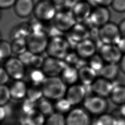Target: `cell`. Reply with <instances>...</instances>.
Wrapping results in <instances>:
<instances>
[{"label":"cell","instance_id":"obj_34","mask_svg":"<svg viewBox=\"0 0 125 125\" xmlns=\"http://www.w3.org/2000/svg\"><path fill=\"white\" fill-rule=\"evenodd\" d=\"M72 105L67 99L62 98L56 100L54 106V108L60 113H64L69 111Z\"/></svg>","mask_w":125,"mask_h":125},{"label":"cell","instance_id":"obj_4","mask_svg":"<svg viewBox=\"0 0 125 125\" xmlns=\"http://www.w3.org/2000/svg\"><path fill=\"white\" fill-rule=\"evenodd\" d=\"M57 11L51 0H40L35 4V18L42 22L52 21Z\"/></svg>","mask_w":125,"mask_h":125},{"label":"cell","instance_id":"obj_31","mask_svg":"<svg viewBox=\"0 0 125 125\" xmlns=\"http://www.w3.org/2000/svg\"><path fill=\"white\" fill-rule=\"evenodd\" d=\"M117 119L109 114H101L95 120L93 125H116Z\"/></svg>","mask_w":125,"mask_h":125},{"label":"cell","instance_id":"obj_13","mask_svg":"<svg viewBox=\"0 0 125 125\" xmlns=\"http://www.w3.org/2000/svg\"><path fill=\"white\" fill-rule=\"evenodd\" d=\"M66 125H89L90 118L86 111L81 108L72 109L65 119Z\"/></svg>","mask_w":125,"mask_h":125},{"label":"cell","instance_id":"obj_24","mask_svg":"<svg viewBox=\"0 0 125 125\" xmlns=\"http://www.w3.org/2000/svg\"><path fill=\"white\" fill-rule=\"evenodd\" d=\"M120 70L119 65L118 63H106L104 64L99 73V75L112 82L117 78Z\"/></svg>","mask_w":125,"mask_h":125},{"label":"cell","instance_id":"obj_1","mask_svg":"<svg viewBox=\"0 0 125 125\" xmlns=\"http://www.w3.org/2000/svg\"><path fill=\"white\" fill-rule=\"evenodd\" d=\"M43 97L58 100L63 98L67 91V85L59 76L47 77L41 85Z\"/></svg>","mask_w":125,"mask_h":125},{"label":"cell","instance_id":"obj_45","mask_svg":"<svg viewBox=\"0 0 125 125\" xmlns=\"http://www.w3.org/2000/svg\"><path fill=\"white\" fill-rule=\"evenodd\" d=\"M118 26L122 37H125V19L121 21Z\"/></svg>","mask_w":125,"mask_h":125},{"label":"cell","instance_id":"obj_36","mask_svg":"<svg viewBox=\"0 0 125 125\" xmlns=\"http://www.w3.org/2000/svg\"><path fill=\"white\" fill-rule=\"evenodd\" d=\"M11 98L9 87L6 84L0 85V104L1 106L7 104Z\"/></svg>","mask_w":125,"mask_h":125},{"label":"cell","instance_id":"obj_17","mask_svg":"<svg viewBox=\"0 0 125 125\" xmlns=\"http://www.w3.org/2000/svg\"><path fill=\"white\" fill-rule=\"evenodd\" d=\"M113 86L112 82L101 76L97 78L91 85L93 93L105 98L109 97Z\"/></svg>","mask_w":125,"mask_h":125},{"label":"cell","instance_id":"obj_42","mask_svg":"<svg viewBox=\"0 0 125 125\" xmlns=\"http://www.w3.org/2000/svg\"><path fill=\"white\" fill-rule=\"evenodd\" d=\"M10 76L4 68L1 67L0 69V85L6 84L9 81Z\"/></svg>","mask_w":125,"mask_h":125},{"label":"cell","instance_id":"obj_11","mask_svg":"<svg viewBox=\"0 0 125 125\" xmlns=\"http://www.w3.org/2000/svg\"><path fill=\"white\" fill-rule=\"evenodd\" d=\"M99 52L106 63H119L123 55L116 44H102L99 49Z\"/></svg>","mask_w":125,"mask_h":125},{"label":"cell","instance_id":"obj_25","mask_svg":"<svg viewBox=\"0 0 125 125\" xmlns=\"http://www.w3.org/2000/svg\"><path fill=\"white\" fill-rule=\"evenodd\" d=\"M46 77L41 68H32L28 72V78L31 84L41 86Z\"/></svg>","mask_w":125,"mask_h":125},{"label":"cell","instance_id":"obj_35","mask_svg":"<svg viewBox=\"0 0 125 125\" xmlns=\"http://www.w3.org/2000/svg\"><path fill=\"white\" fill-rule=\"evenodd\" d=\"M46 125H66L65 119L62 114L53 113L49 116Z\"/></svg>","mask_w":125,"mask_h":125},{"label":"cell","instance_id":"obj_19","mask_svg":"<svg viewBox=\"0 0 125 125\" xmlns=\"http://www.w3.org/2000/svg\"><path fill=\"white\" fill-rule=\"evenodd\" d=\"M79 81L84 85H90L97 78L98 73L88 64L78 69Z\"/></svg>","mask_w":125,"mask_h":125},{"label":"cell","instance_id":"obj_30","mask_svg":"<svg viewBox=\"0 0 125 125\" xmlns=\"http://www.w3.org/2000/svg\"><path fill=\"white\" fill-rule=\"evenodd\" d=\"M87 64L99 74L104 67V61L99 54H95L88 59Z\"/></svg>","mask_w":125,"mask_h":125},{"label":"cell","instance_id":"obj_40","mask_svg":"<svg viewBox=\"0 0 125 125\" xmlns=\"http://www.w3.org/2000/svg\"><path fill=\"white\" fill-rule=\"evenodd\" d=\"M33 55L34 54L29 51L28 50H27L21 54L19 55L18 58L25 66H30Z\"/></svg>","mask_w":125,"mask_h":125},{"label":"cell","instance_id":"obj_3","mask_svg":"<svg viewBox=\"0 0 125 125\" xmlns=\"http://www.w3.org/2000/svg\"><path fill=\"white\" fill-rule=\"evenodd\" d=\"M69 49L70 44L66 38L60 35L49 38L46 51L48 56L63 60Z\"/></svg>","mask_w":125,"mask_h":125},{"label":"cell","instance_id":"obj_44","mask_svg":"<svg viewBox=\"0 0 125 125\" xmlns=\"http://www.w3.org/2000/svg\"><path fill=\"white\" fill-rule=\"evenodd\" d=\"M116 45L123 54H125V37H122L116 44Z\"/></svg>","mask_w":125,"mask_h":125},{"label":"cell","instance_id":"obj_33","mask_svg":"<svg viewBox=\"0 0 125 125\" xmlns=\"http://www.w3.org/2000/svg\"><path fill=\"white\" fill-rule=\"evenodd\" d=\"M57 11L71 10L75 2L73 0H51Z\"/></svg>","mask_w":125,"mask_h":125},{"label":"cell","instance_id":"obj_5","mask_svg":"<svg viewBox=\"0 0 125 125\" xmlns=\"http://www.w3.org/2000/svg\"><path fill=\"white\" fill-rule=\"evenodd\" d=\"M98 36L102 44H116L122 37L118 25L110 21L99 28Z\"/></svg>","mask_w":125,"mask_h":125},{"label":"cell","instance_id":"obj_7","mask_svg":"<svg viewBox=\"0 0 125 125\" xmlns=\"http://www.w3.org/2000/svg\"><path fill=\"white\" fill-rule=\"evenodd\" d=\"M83 106L89 112L96 115L104 114L107 109L108 104L105 97L97 95H90L84 99Z\"/></svg>","mask_w":125,"mask_h":125},{"label":"cell","instance_id":"obj_6","mask_svg":"<svg viewBox=\"0 0 125 125\" xmlns=\"http://www.w3.org/2000/svg\"><path fill=\"white\" fill-rule=\"evenodd\" d=\"M3 67L14 80H22L26 74L25 65L18 57H12L6 59Z\"/></svg>","mask_w":125,"mask_h":125},{"label":"cell","instance_id":"obj_12","mask_svg":"<svg viewBox=\"0 0 125 125\" xmlns=\"http://www.w3.org/2000/svg\"><path fill=\"white\" fill-rule=\"evenodd\" d=\"M71 10L77 22L83 23L88 19L92 10L87 1L82 0L75 2Z\"/></svg>","mask_w":125,"mask_h":125},{"label":"cell","instance_id":"obj_2","mask_svg":"<svg viewBox=\"0 0 125 125\" xmlns=\"http://www.w3.org/2000/svg\"><path fill=\"white\" fill-rule=\"evenodd\" d=\"M49 38L44 30L31 32L26 38L27 50L34 54L46 51Z\"/></svg>","mask_w":125,"mask_h":125},{"label":"cell","instance_id":"obj_39","mask_svg":"<svg viewBox=\"0 0 125 125\" xmlns=\"http://www.w3.org/2000/svg\"><path fill=\"white\" fill-rule=\"evenodd\" d=\"M111 6L117 12H125V0H113Z\"/></svg>","mask_w":125,"mask_h":125},{"label":"cell","instance_id":"obj_15","mask_svg":"<svg viewBox=\"0 0 125 125\" xmlns=\"http://www.w3.org/2000/svg\"><path fill=\"white\" fill-rule=\"evenodd\" d=\"M90 30L87 26L82 23L77 22L67 32V40L71 41L76 45L81 41L89 38Z\"/></svg>","mask_w":125,"mask_h":125},{"label":"cell","instance_id":"obj_48","mask_svg":"<svg viewBox=\"0 0 125 125\" xmlns=\"http://www.w3.org/2000/svg\"><path fill=\"white\" fill-rule=\"evenodd\" d=\"M119 112L121 117L125 118V104L120 106Z\"/></svg>","mask_w":125,"mask_h":125},{"label":"cell","instance_id":"obj_27","mask_svg":"<svg viewBox=\"0 0 125 125\" xmlns=\"http://www.w3.org/2000/svg\"><path fill=\"white\" fill-rule=\"evenodd\" d=\"M36 105L38 108V110L44 115L50 116L53 113L54 106L48 99L44 97H42L37 102Z\"/></svg>","mask_w":125,"mask_h":125},{"label":"cell","instance_id":"obj_32","mask_svg":"<svg viewBox=\"0 0 125 125\" xmlns=\"http://www.w3.org/2000/svg\"><path fill=\"white\" fill-rule=\"evenodd\" d=\"M12 53L11 43L2 40L0 42V60H6L10 57Z\"/></svg>","mask_w":125,"mask_h":125},{"label":"cell","instance_id":"obj_8","mask_svg":"<svg viewBox=\"0 0 125 125\" xmlns=\"http://www.w3.org/2000/svg\"><path fill=\"white\" fill-rule=\"evenodd\" d=\"M52 23L61 32L69 31L77 23L71 10L57 11Z\"/></svg>","mask_w":125,"mask_h":125},{"label":"cell","instance_id":"obj_22","mask_svg":"<svg viewBox=\"0 0 125 125\" xmlns=\"http://www.w3.org/2000/svg\"><path fill=\"white\" fill-rule=\"evenodd\" d=\"M66 85H72L77 83L79 81L78 69L75 66L66 65L59 76Z\"/></svg>","mask_w":125,"mask_h":125},{"label":"cell","instance_id":"obj_37","mask_svg":"<svg viewBox=\"0 0 125 125\" xmlns=\"http://www.w3.org/2000/svg\"><path fill=\"white\" fill-rule=\"evenodd\" d=\"M37 105V103L33 102L26 98L22 103L21 105V110L23 114H26L34 109V108Z\"/></svg>","mask_w":125,"mask_h":125},{"label":"cell","instance_id":"obj_23","mask_svg":"<svg viewBox=\"0 0 125 125\" xmlns=\"http://www.w3.org/2000/svg\"><path fill=\"white\" fill-rule=\"evenodd\" d=\"M112 103L118 105L125 104V85L121 84H114L109 96Z\"/></svg>","mask_w":125,"mask_h":125},{"label":"cell","instance_id":"obj_43","mask_svg":"<svg viewBox=\"0 0 125 125\" xmlns=\"http://www.w3.org/2000/svg\"><path fill=\"white\" fill-rule=\"evenodd\" d=\"M17 0H0V7L2 9L9 8L14 6Z\"/></svg>","mask_w":125,"mask_h":125},{"label":"cell","instance_id":"obj_20","mask_svg":"<svg viewBox=\"0 0 125 125\" xmlns=\"http://www.w3.org/2000/svg\"><path fill=\"white\" fill-rule=\"evenodd\" d=\"M21 125H43L44 115L38 109H33L21 119Z\"/></svg>","mask_w":125,"mask_h":125},{"label":"cell","instance_id":"obj_16","mask_svg":"<svg viewBox=\"0 0 125 125\" xmlns=\"http://www.w3.org/2000/svg\"><path fill=\"white\" fill-rule=\"evenodd\" d=\"M97 48L95 42L88 38L78 42L75 46V51L79 57L86 60L96 54Z\"/></svg>","mask_w":125,"mask_h":125},{"label":"cell","instance_id":"obj_18","mask_svg":"<svg viewBox=\"0 0 125 125\" xmlns=\"http://www.w3.org/2000/svg\"><path fill=\"white\" fill-rule=\"evenodd\" d=\"M35 5L34 0H17L14 6V11L18 17L25 18L33 13Z\"/></svg>","mask_w":125,"mask_h":125},{"label":"cell","instance_id":"obj_14","mask_svg":"<svg viewBox=\"0 0 125 125\" xmlns=\"http://www.w3.org/2000/svg\"><path fill=\"white\" fill-rule=\"evenodd\" d=\"M65 95L72 105L79 104L86 97L85 86L82 84L78 83L71 85L67 88Z\"/></svg>","mask_w":125,"mask_h":125},{"label":"cell","instance_id":"obj_49","mask_svg":"<svg viewBox=\"0 0 125 125\" xmlns=\"http://www.w3.org/2000/svg\"><path fill=\"white\" fill-rule=\"evenodd\" d=\"M116 125H125V118L121 117L117 119Z\"/></svg>","mask_w":125,"mask_h":125},{"label":"cell","instance_id":"obj_21","mask_svg":"<svg viewBox=\"0 0 125 125\" xmlns=\"http://www.w3.org/2000/svg\"><path fill=\"white\" fill-rule=\"evenodd\" d=\"M9 87L12 99L21 100L26 96L28 86L22 80H14Z\"/></svg>","mask_w":125,"mask_h":125},{"label":"cell","instance_id":"obj_38","mask_svg":"<svg viewBox=\"0 0 125 125\" xmlns=\"http://www.w3.org/2000/svg\"><path fill=\"white\" fill-rule=\"evenodd\" d=\"M44 60V58L42 57L40 54H34L30 66L32 68H41Z\"/></svg>","mask_w":125,"mask_h":125},{"label":"cell","instance_id":"obj_26","mask_svg":"<svg viewBox=\"0 0 125 125\" xmlns=\"http://www.w3.org/2000/svg\"><path fill=\"white\" fill-rule=\"evenodd\" d=\"M31 33L28 23H23L15 26L12 30L11 38L12 40L16 39H25Z\"/></svg>","mask_w":125,"mask_h":125},{"label":"cell","instance_id":"obj_29","mask_svg":"<svg viewBox=\"0 0 125 125\" xmlns=\"http://www.w3.org/2000/svg\"><path fill=\"white\" fill-rule=\"evenodd\" d=\"M26 96L28 99L37 103L43 96L41 86L31 84L28 87Z\"/></svg>","mask_w":125,"mask_h":125},{"label":"cell","instance_id":"obj_9","mask_svg":"<svg viewBox=\"0 0 125 125\" xmlns=\"http://www.w3.org/2000/svg\"><path fill=\"white\" fill-rule=\"evenodd\" d=\"M110 12L107 7L97 6L92 10L88 21L92 28H100L110 21Z\"/></svg>","mask_w":125,"mask_h":125},{"label":"cell","instance_id":"obj_41","mask_svg":"<svg viewBox=\"0 0 125 125\" xmlns=\"http://www.w3.org/2000/svg\"><path fill=\"white\" fill-rule=\"evenodd\" d=\"M91 6L107 7L111 5L113 0H87Z\"/></svg>","mask_w":125,"mask_h":125},{"label":"cell","instance_id":"obj_28","mask_svg":"<svg viewBox=\"0 0 125 125\" xmlns=\"http://www.w3.org/2000/svg\"><path fill=\"white\" fill-rule=\"evenodd\" d=\"M12 53L18 56L27 50L25 39H16L12 40L11 43Z\"/></svg>","mask_w":125,"mask_h":125},{"label":"cell","instance_id":"obj_46","mask_svg":"<svg viewBox=\"0 0 125 125\" xmlns=\"http://www.w3.org/2000/svg\"><path fill=\"white\" fill-rule=\"evenodd\" d=\"M119 65L120 70L122 72L125 74V54L123 55L121 59L119 62Z\"/></svg>","mask_w":125,"mask_h":125},{"label":"cell","instance_id":"obj_47","mask_svg":"<svg viewBox=\"0 0 125 125\" xmlns=\"http://www.w3.org/2000/svg\"><path fill=\"white\" fill-rule=\"evenodd\" d=\"M0 120L2 121L3 120L5 117L7 116V111L5 109V107H4V105L1 106L0 107Z\"/></svg>","mask_w":125,"mask_h":125},{"label":"cell","instance_id":"obj_10","mask_svg":"<svg viewBox=\"0 0 125 125\" xmlns=\"http://www.w3.org/2000/svg\"><path fill=\"white\" fill-rule=\"evenodd\" d=\"M66 65L63 59L48 56L44 58L41 69L47 77L59 76Z\"/></svg>","mask_w":125,"mask_h":125}]
</instances>
